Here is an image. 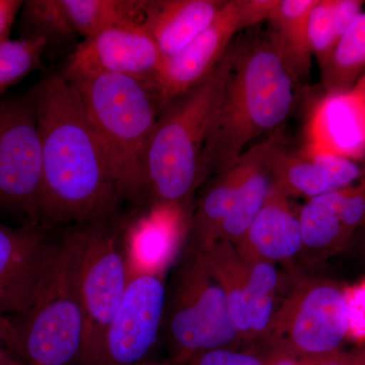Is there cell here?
Masks as SVG:
<instances>
[{"instance_id": "1", "label": "cell", "mask_w": 365, "mask_h": 365, "mask_svg": "<svg viewBox=\"0 0 365 365\" xmlns=\"http://www.w3.org/2000/svg\"><path fill=\"white\" fill-rule=\"evenodd\" d=\"M34 91L42 140L40 225L113 222L124 198L76 91L62 74H51Z\"/></svg>"}, {"instance_id": "2", "label": "cell", "mask_w": 365, "mask_h": 365, "mask_svg": "<svg viewBox=\"0 0 365 365\" xmlns=\"http://www.w3.org/2000/svg\"><path fill=\"white\" fill-rule=\"evenodd\" d=\"M222 64V101L203 150L206 180L232 167L250 143L287 122L297 83L268 32L232 42Z\"/></svg>"}, {"instance_id": "3", "label": "cell", "mask_w": 365, "mask_h": 365, "mask_svg": "<svg viewBox=\"0 0 365 365\" xmlns=\"http://www.w3.org/2000/svg\"><path fill=\"white\" fill-rule=\"evenodd\" d=\"M62 76L76 91L122 196L140 200L148 192L146 151L163 109L157 91L151 83L119 74Z\"/></svg>"}, {"instance_id": "4", "label": "cell", "mask_w": 365, "mask_h": 365, "mask_svg": "<svg viewBox=\"0 0 365 365\" xmlns=\"http://www.w3.org/2000/svg\"><path fill=\"white\" fill-rule=\"evenodd\" d=\"M223 91L222 61L205 81L163 108L146 151V190L158 203L182 206L207 181L203 150Z\"/></svg>"}, {"instance_id": "5", "label": "cell", "mask_w": 365, "mask_h": 365, "mask_svg": "<svg viewBox=\"0 0 365 365\" xmlns=\"http://www.w3.org/2000/svg\"><path fill=\"white\" fill-rule=\"evenodd\" d=\"M162 334L175 365L242 343L222 284L202 250L191 242L165 287Z\"/></svg>"}, {"instance_id": "6", "label": "cell", "mask_w": 365, "mask_h": 365, "mask_svg": "<svg viewBox=\"0 0 365 365\" xmlns=\"http://www.w3.org/2000/svg\"><path fill=\"white\" fill-rule=\"evenodd\" d=\"M20 318L14 353L24 364H79L85 325L68 230L57 239L37 299Z\"/></svg>"}, {"instance_id": "7", "label": "cell", "mask_w": 365, "mask_h": 365, "mask_svg": "<svg viewBox=\"0 0 365 365\" xmlns=\"http://www.w3.org/2000/svg\"><path fill=\"white\" fill-rule=\"evenodd\" d=\"M83 314V344L78 365H91L116 313L130 276L112 222L68 228Z\"/></svg>"}, {"instance_id": "8", "label": "cell", "mask_w": 365, "mask_h": 365, "mask_svg": "<svg viewBox=\"0 0 365 365\" xmlns=\"http://www.w3.org/2000/svg\"><path fill=\"white\" fill-rule=\"evenodd\" d=\"M349 325V304L339 283L306 278L276 307L265 337L257 345L307 356L332 354L340 351Z\"/></svg>"}, {"instance_id": "9", "label": "cell", "mask_w": 365, "mask_h": 365, "mask_svg": "<svg viewBox=\"0 0 365 365\" xmlns=\"http://www.w3.org/2000/svg\"><path fill=\"white\" fill-rule=\"evenodd\" d=\"M42 140L34 88L0 98V213L40 225Z\"/></svg>"}, {"instance_id": "10", "label": "cell", "mask_w": 365, "mask_h": 365, "mask_svg": "<svg viewBox=\"0 0 365 365\" xmlns=\"http://www.w3.org/2000/svg\"><path fill=\"white\" fill-rule=\"evenodd\" d=\"M165 302L160 274L130 269L123 297L91 365L145 364L162 335Z\"/></svg>"}, {"instance_id": "11", "label": "cell", "mask_w": 365, "mask_h": 365, "mask_svg": "<svg viewBox=\"0 0 365 365\" xmlns=\"http://www.w3.org/2000/svg\"><path fill=\"white\" fill-rule=\"evenodd\" d=\"M50 232L0 222V314L21 317L33 307L56 247Z\"/></svg>"}, {"instance_id": "12", "label": "cell", "mask_w": 365, "mask_h": 365, "mask_svg": "<svg viewBox=\"0 0 365 365\" xmlns=\"http://www.w3.org/2000/svg\"><path fill=\"white\" fill-rule=\"evenodd\" d=\"M163 61L145 26L127 24L83 39L69 56L62 74H119L153 85Z\"/></svg>"}, {"instance_id": "13", "label": "cell", "mask_w": 365, "mask_h": 365, "mask_svg": "<svg viewBox=\"0 0 365 365\" xmlns=\"http://www.w3.org/2000/svg\"><path fill=\"white\" fill-rule=\"evenodd\" d=\"M242 30L246 26L240 0H227L205 31L176 56L163 60L153 83L163 108L205 81L225 57L235 36Z\"/></svg>"}, {"instance_id": "14", "label": "cell", "mask_w": 365, "mask_h": 365, "mask_svg": "<svg viewBox=\"0 0 365 365\" xmlns=\"http://www.w3.org/2000/svg\"><path fill=\"white\" fill-rule=\"evenodd\" d=\"M266 162L274 186L289 198L307 200L354 184L364 170L356 160L309 146L288 150L276 135L271 138Z\"/></svg>"}, {"instance_id": "15", "label": "cell", "mask_w": 365, "mask_h": 365, "mask_svg": "<svg viewBox=\"0 0 365 365\" xmlns=\"http://www.w3.org/2000/svg\"><path fill=\"white\" fill-rule=\"evenodd\" d=\"M289 199L272 184L246 234L234 245L242 258L277 264L302 253L299 215L292 210Z\"/></svg>"}, {"instance_id": "16", "label": "cell", "mask_w": 365, "mask_h": 365, "mask_svg": "<svg viewBox=\"0 0 365 365\" xmlns=\"http://www.w3.org/2000/svg\"><path fill=\"white\" fill-rule=\"evenodd\" d=\"M227 0H146L143 26L163 59L176 56L215 20Z\"/></svg>"}, {"instance_id": "17", "label": "cell", "mask_w": 365, "mask_h": 365, "mask_svg": "<svg viewBox=\"0 0 365 365\" xmlns=\"http://www.w3.org/2000/svg\"><path fill=\"white\" fill-rule=\"evenodd\" d=\"M309 138V148L356 160L365 153V102L349 93L324 96Z\"/></svg>"}, {"instance_id": "18", "label": "cell", "mask_w": 365, "mask_h": 365, "mask_svg": "<svg viewBox=\"0 0 365 365\" xmlns=\"http://www.w3.org/2000/svg\"><path fill=\"white\" fill-rule=\"evenodd\" d=\"M271 138L272 136L253 144L247 150L248 167L235 194L234 203L223 220L217 241L222 240L232 245L239 242L265 203L272 187V178L266 162Z\"/></svg>"}, {"instance_id": "19", "label": "cell", "mask_w": 365, "mask_h": 365, "mask_svg": "<svg viewBox=\"0 0 365 365\" xmlns=\"http://www.w3.org/2000/svg\"><path fill=\"white\" fill-rule=\"evenodd\" d=\"M318 0H279L269 16V37L285 60L297 83L311 71V46L307 23Z\"/></svg>"}, {"instance_id": "20", "label": "cell", "mask_w": 365, "mask_h": 365, "mask_svg": "<svg viewBox=\"0 0 365 365\" xmlns=\"http://www.w3.org/2000/svg\"><path fill=\"white\" fill-rule=\"evenodd\" d=\"M201 250L222 284L230 318L241 342L250 344L253 294L244 258L232 242L222 240Z\"/></svg>"}, {"instance_id": "21", "label": "cell", "mask_w": 365, "mask_h": 365, "mask_svg": "<svg viewBox=\"0 0 365 365\" xmlns=\"http://www.w3.org/2000/svg\"><path fill=\"white\" fill-rule=\"evenodd\" d=\"M248 153L227 170L212 176L203 190L192 222L190 242L204 249L217 241L220 227L234 203L235 194L248 167Z\"/></svg>"}, {"instance_id": "22", "label": "cell", "mask_w": 365, "mask_h": 365, "mask_svg": "<svg viewBox=\"0 0 365 365\" xmlns=\"http://www.w3.org/2000/svg\"><path fill=\"white\" fill-rule=\"evenodd\" d=\"M337 191L309 199L297 215L302 253L316 260L340 253L351 241L341 222Z\"/></svg>"}, {"instance_id": "23", "label": "cell", "mask_w": 365, "mask_h": 365, "mask_svg": "<svg viewBox=\"0 0 365 365\" xmlns=\"http://www.w3.org/2000/svg\"><path fill=\"white\" fill-rule=\"evenodd\" d=\"M365 73V11L355 19L327 66L321 69V86L325 96L351 91Z\"/></svg>"}, {"instance_id": "24", "label": "cell", "mask_w": 365, "mask_h": 365, "mask_svg": "<svg viewBox=\"0 0 365 365\" xmlns=\"http://www.w3.org/2000/svg\"><path fill=\"white\" fill-rule=\"evenodd\" d=\"M74 31L83 39L127 24L143 25L146 0H62Z\"/></svg>"}, {"instance_id": "25", "label": "cell", "mask_w": 365, "mask_h": 365, "mask_svg": "<svg viewBox=\"0 0 365 365\" xmlns=\"http://www.w3.org/2000/svg\"><path fill=\"white\" fill-rule=\"evenodd\" d=\"M19 16L20 38H39L49 46L69 42L78 36L62 0H26Z\"/></svg>"}, {"instance_id": "26", "label": "cell", "mask_w": 365, "mask_h": 365, "mask_svg": "<svg viewBox=\"0 0 365 365\" xmlns=\"http://www.w3.org/2000/svg\"><path fill=\"white\" fill-rule=\"evenodd\" d=\"M47 48V42L39 38H20L0 44V98L40 66Z\"/></svg>"}, {"instance_id": "27", "label": "cell", "mask_w": 365, "mask_h": 365, "mask_svg": "<svg viewBox=\"0 0 365 365\" xmlns=\"http://www.w3.org/2000/svg\"><path fill=\"white\" fill-rule=\"evenodd\" d=\"M307 35L312 53L321 71L328 63L344 35L336 21L333 0H318L309 14Z\"/></svg>"}, {"instance_id": "28", "label": "cell", "mask_w": 365, "mask_h": 365, "mask_svg": "<svg viewBox=\"0 0 365 365\" xmlns=\"http://www.w3.org/2000/svg\"><path fill=\"white\" fill-rule=\"evenodd\" d=\"M260 351H257L263 359L266 365H346L348 353L342 350L332 354L321 356H307L295 354L281 348L271 346H260Z\"/></svg>"}, {"instance_id": "29", "label": "cell", "mask_w": 365, "mask_h": 365, "mask_svg": "<svg viewBox=\"0 0 365 365\" xmlns=\"http://www.w3.org/2000/svg\"><path fill=\"white\" fill-rule=\"evenodd\" d=\"M186 365H266L255 351H240L235 348H218L193 357Z\"/></svg>"}, {"instance_id": "30", "label": "cell", "mask_w": 365, "mask_h": 365, "mask_svg": "<svg viewBox=\"0 0 365 365\" xmlns=\"http://www.w3.org/2000/svg\"><path fill=\"white\" fill-rule=\"evenodd\" d=\"M278 4L279 0H240L242 18L246 29L268 21Z\"/></svg>"}, {"instance_id": "31", "label": "cell", "mask_w": 365, "mask_h": 365, "mask_svg": "<svg viewBox=\"0 0 365 365\" xmlns=\"http://www.w3.org/2000/svg\"><path fill=\"white\" fill-rule=\"evenodd\" d=\"M23 4L21 0H0V44L11 40V28Z\"/></svg>"}, {"instance_id": "32", "label": "cell", "mask_w": 365, "mask_h": 365, "mask_svg": "<svg viewBox=\"0 0 365 365\" xmlns=\"http://www.w3.org/2000/svg\"><path fill=\"white\" fill-rule=\"evenodd\" d=\"M16 338H18V328L16 322L0 314V365L11 361L7 356V351H14Z\"/></svg>"}, {"instance_id": "33", "label": "cell", "mask_w": 365, "mask_h": 365, "mask_svg": "<svg viewBox=\"0 0 365 365\" xmlns=\"http://www.w3.org/2000/svg\"><path fill=\"white\" fill-rule=\"evenodd\" d=\"M353 97L365 102V73L357 81L351 91H348Z\"/></svg>"}, {"instance_id": "34", "label": "cell", "mask_w": 365, "mask_h": 365, "mask_svg": "<svg viewBox=\"0 0 365 365\" xmlns=\"http://www.w3.org/2000/svg\"><path fill=\"white\" fill-rule=\"evenodd\" d=\"M346 365H364V361H362L361 354H360L359 348L354 350V351L348 353L347 364Z\"/></svg>"}, {"instance_id": "35", "label": "cell", "mask_w": 365, "mask_h": 365, "mask_svg": "<svg viewBox=\"0 0 365 365\" xmlns=\"http://www.w3.org/2000/svg\"><path fill=\"white\" fill-rule=\"evenodd\" d=\"M360 354H361L362 361H364V364L365 365V346L364 347L359 348Z\"/></svg>"}, {"instance_id": "36", "label": "cell", "mask_w": 365, "mask_h": 365, "mask_svg": "<svg viewBox=\"0 0 365 365\" xmlns=\"http://www.w3.org/2000/svg\"><path fill=\"white\" fill-rule=\"evenodd\" d=\"M4 365H26V364H16V362H14V361H9V362H6V364H4Z\"/></svg>"}, {"instance_id": "37", "label": "cell", "mask_w": 365, "mask_h": 365, "mask_svg": "<svg viewBox=\"0 0 365 365\" xmlns=\"http://www.w3.org/2000/svg\"><path fill=\"white\" fill-rule=\"evenodd\" d=\"M139 365H175V364H148V362H145V364H139Z\"/></svg>"}]
</instances>
